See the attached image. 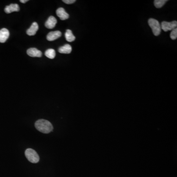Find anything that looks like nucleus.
Here are the masks:
<instances>
[{
  "mask_svg": "<svg viewBox=\"0 0 177 177\" xmlns=\"http://www.w3.org/2000/svg\"><path fill=\"white\" fill-rule=\"evenodd\" d=\"M167 2V0H155L154 1V5L157 8H161L164 6V4Z\"/></svg>",
  "mask_w": 177,
  "mask_h": 177,
  "instance_id": "2eb2a0df",
  "label": "nucleus"
},
{
  "mask_svg": "<svg viewBox=\"0 0 177 177\" xmlns=\"http://www.w3.org/2000/svg\"><path fill=\"white\" fill-rule=\"evenodd\" d=\"M63 2L65 3V4L69 5V4H72L74 3V2H75L76 1L75 0H63Z\"/></svg>",
  "mask_w": 177,
  "mask_h": 177,
  "instance_id": "f3484780",
  "label": "nucleus"
},
{
  "mask_svg": "<svg viewBox=\"0 0 177 177\" xmlns=\"http://www.w3.org/2000/svg\"><path fill=\"white\" fill-rule=\"evenodd\" d=\"M45 55L48 58L53 59L55 58L56 56V52L53 49H47L46 51H45Z\"/></svg>",
  "mask_w": 177,
  "mask_h": 177,
  "instance_id": "4468645a",
  "label": "nucleus"
},
{
  "mask_svg": "<svg viewBox=\"0 0 177 177\" xmlns=\"http://www.w3.org/2000/svg\"><path fill=\"white\" fill-rule=\"evenodd\" d=\"M25 156L29 162L32 163H38L39 161V156L35 150L28 149L25 151Z\"/></svg>",
  "mask_w": 177,
  "mask_h": 177,
  "instance_id": "7ed1b4c3",
  "label": "nucleus"
},
{
  "mask_svg": "<svg viewBox=\"0 0 177 177\" xmlns=\"http://www.w3.org/2000/svg\"><path fill=\"white\" fill-rule=\"evenodd\" d=\"M10 36V32L7 29L3 28L0 30V42L4 43L7 41Z\"/></svg>",
  "mask_w": 177,
  "mask_h": 177,
  "instance_id": "0eeeda50",
  "label": "nucleus"
},
{
  "mask_svg": "<svg viewBox=\"0 0 177 177\" xmlns=\"http://www.w3.org/2000/svg\"><path fill=\"white\" fill-rule=\"evenodd\" d=\"M57 20L55 17L51 16L49 17L47 20L45 22V26L47 28L51 29L54 28L56 26L57 24Z\"/></svg>",
  "mask_w": 177,
  "mask_h": 177,
  "instance_id": "1a4fd4ad",
  "label": "nucleus"
},
{
  "mask_svg": "<svg viewBox=\"0 0 177 177\" xmlns=\"http://www.w3.org/2000/svg\"><path fill=\"white\" fill-rule=\"evenodd\" d=\"M162 30L164 32H167L169 31H172L174 29L177 28V22L173 21L171 22H168L166 21H163L162 23L161 26Z\"/></svg>",
  "mask_w": 177,
  "mask_h": 177,
  "instance_id": "20e7f679",
  "label": "nucleus"
},
{
  "mask_svg": "<svg viewBox=\"0 0 177 177\" xmlns=\"http://www.w3.org/2000/svg\"><path fill=\"white\" fill-rule=\"evenodd\" d=\"M35 126L40 132L45 134L50 133L53 129L51 122L43 119L37 121L35 123Z\"/></svg>",
  "mask_w": 177,
  "mask_h": 177,
  "instance_id": "f257e3e1",
  "label": "nucleus"
},
{
  "mask_svg": "<svg viewBox=\"0 0 177 177\" xmlns=\"http://www.w3.org/2000/svg\"><path fill=\"white\" fill-rule=\"evenodd\" d=\"M148 23L150 27L152 29L154 35L156 36H159L162 30L159 22L156 19L150 18L148 21Z\"/></svg>",
  "mask_w": 177,
  "mask_h": 177,
  "instance_id": "f03ea898",
  "label": "nucleus"
},
{
  "mask_svg": "<svg viewBox=\"0 0 177 177\" xmlns=\"http://www.w3.org/2000/svg\"><path fill=\"white\" fill-rule=\"evenodd\" d=\"M28 1V0H20V2L22 3H23V4H25L26 2H27Z\"/></svg>",
  "mask_w": 177,
  "mask_h": 177,
  "instance_id": "a211bd4d",
  "label": "nucleus"
},
{
  "mask_svg": "<svg viewBox=\"0 0 177 177\" xmlns=\"http://www.w3.org/2000/svg\"><path fill=\"white\" fill-rule=\"evenodd\" d=\"M59 52L62 54H70L72 51V47L69 44H65L59 48Z\"/></svg>",
  "mask_w": 177,
  "mask_h": 177,
  "instance_id": "f8f14e48",
  "label": "nucleus"
},
{
  "mask_svg": "<svg viewBox=\"0 0 177 177\" xmlns=\"http://www.w3.org/2000/svg\"><path fill=\"white\" fill-rule=\"evenodd\" d=\"M65 39L68 42H73L75 41V36L73 35L72 31L70 30H67L65 33Z\"/></svg>",
  "mask_w": 177,
  "mask_h": 177,
  "instance_id": "ddd939ff",
  "label": "nucleus"
},
{
  "mask_svg": "<svg viewBox=\"0 0 177 177\" xmlns=\"http://www.w3.org/2000/svg\"><path fill=\"white\" fill-rule=\"evenodd\" d=\"M56 14L62 20H65L69 18V14L65 11L64 8L63 7H60L57 9Z\"/></svg>",
  "mask_w": 177,
  "mask_h": 177,
  "instance_id": "39448f33",
  "label": "nucleus"
},
{
  "mask_svg": "<svg viewBox=\"0 0 177 177\" xmlns=\"http://www.w3.org/2000/svg\"><path fill=\"white\" fill-rule=\"evenodd\" d=\"M170 38L173 40H175L177 38V29H174L170 33Z\"/></svg>",
  "mask_w": 177,
  "mask_h": 177,
  "instance_id": "dca6fc26",
  "label": "nucleus"
},
{
  "mask_svg": "<svg viewBox=\"0 0 177 177\" xmlns=\"http://www.w3.org/2000/svg\"><path fill=\"white\" fill-rule=\"evenodd\" d=\"M38 30V25L37 22H33L31 27L27 31V34L29 36H34Z\"/></svg>",
  "mask_w": 177,
  "mask_h": 177,
  "instance_id": "9b49d317",
  "label": "nucleus"
},
{
  "mask_svg": "<svg viewBox=\"0 0 177 177\" xmlns=\"http://www.w3.org/2000/svg\"><path fill=\"white\" fill-rule=\"evenodd\" d=\"M20 10L19 5L16 4H12L7 6L5 8V12L7 13H11V12H18Z\"/></svg>",
  "mask_w": 177,
  "mask_h": 177,
  "instance_id": "6e6552de",
  "label": "nucleus"
},
{
  "mask_svg": "<svg viewBox=\"0 0 177 177\" xmlns=\"http://www.w3.org/2000/svg\"><path fill=\"white\" fill-rule=\"evenodd\" d=\"M27 53L28 55L30 57H41L42 56V52L35 48H31L28 49Z\"/></svg>",
  "mask_w": 177,
  "mask_h": 177,
  "instance_id": "9d476101",
  "label": "nucleus"
},
{
  "mask_svg": "<svg viewBox=\"0 0 177 177\" xmlns=\"http://www.w3.org/2000/svg\"><path fill=\"white\" fill-rule=\"evenodd\" d=\"M62 36V33L59 31L51 32L48 33L47 36V39L48 41L52 42L59 38Z\"/></svg>",
  "mask_w": 177,
  "mask_h": 177,
  "instance_id": "423d86ee",
  "label": "nucleus"
}]
</instances>
